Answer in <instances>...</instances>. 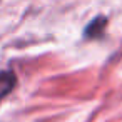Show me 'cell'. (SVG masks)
Here are the masks:
<instances>
[{"instance_id": "6da1fadb", "label": "cell", "mask_w": 122, "mask_h": 122, "mask_svg": "<svg viewBox=\"0 0 122 122\" xmlns=\"http://www.w3.org/2000/svg\"><path fill=\"white\" fill-rule=\"evenodd\" d=\"M17 84V77L14 70H0V100L7 97Z\"/></svg>"}, {"instance_id": "7a4b0ae2", "label": "cell", "mask_w": 122, "mask_h": 122, "mask_svg": "<svg viewBox=\"0 0 122 122\" xmlns=\"http://www.w3.org/2000/svg\"><path fill=\"white\" fill-rule=\"evenodd\" d=\"M105 25H107V19L105 17H95L85 27V32H84L85 39H97V37H100L104 34V30H105Z\"/></svg>"}]
</instances>
